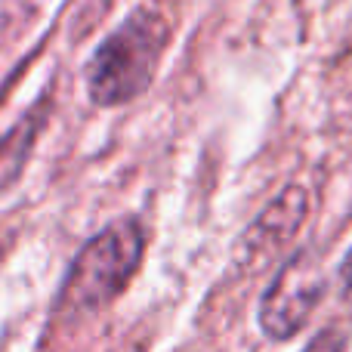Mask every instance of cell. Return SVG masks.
<instances>
[{"label": "cell", "instance_id": "obj_1", "mask_svg": "<svg viewBox=\"0 0 352 352\" xmlns=\"http://www.w3.org/2000/svg\"><path fill=\"white\" fill-rule=\"evenodd\" d=\"M167 22L158 12L140 10L96 50L87 72L90 99L96 105H124L136 99L155 78L167 47Z\"/></svg>", "mask_w": 352, "mask_h": 352}, {"label": "cell", "instance_id": "obj_2", "mask_svg": "<svg viewBox=\"0 0 352 352\" xmlns=\"http://www.w3.org/2000/svg\"><path fill=\"white\" fill-rule=\"evenodd\" d=\"M142 248H146V238L133 219L111 223L74 256L59 303L74 312H96L109 306L140 269Z\"/></svg>", "mask_w": 352, "mask_h": 352}, {"label": "cell", "instance_id": "obj_3", "mask_svg": "<svg viewBox=\"0 0 352 352\" xmlns=\"http://www.w3.org/2000/svg\"><path fill=\"white\" fill-rule=\"evenodd\" d=\"M328 291V275L316 250H297L260 300V328L272 340H291Z\"/></svg>", "mask_w": 352, "mask_h": 352}, {"label": "cell", "instance_id": "obj_4", "mask_svg": "<svg viewBox=\"0 0 352 352\" xmlns=\"http://www.w3.org/2000/svg\"><path fill=\"white\" fill-rule=\"evenodd\" d=\"M306 217H309V192L303 186H287L285 192L269 201L266 210L244 232L238 260L248 269H263L294 241Z\"/></svg>", "mask_w": 352, "mask_h": 352}, {"label": "cell", "instance_id": "obj_5", "mask_svg": "<svg viewBox=\"0 0 352 352\" xmlns=\"http://www.w3.org/2000/svg\"><path fill=\"white\" fill-rule=\"evenodd\" d=\"M43 127V111H31L25 121H19L10 133L0 136V192L10 188L16 182V176L22 173L25 161H28L31 148L37 142V133Z\"/></svg>", "mask_w": 352, "mask_h": 352}, {"label": "cell", "instance_id": "obj_6", "mask_svg": "<svg viewBox=\"0 0 352 352\" xmlns=\"http://www.w3.org/2000/svg\"><path fill=\"white\" fill-rule=\"evenodd\" d=\"M343 349H346V337H343L340 331L328 328V331H322V334H318L303 352H343Z\"/></svg>", "mask_w": 352, "mask_h": 352}, {"label": "cell", "instance_id": "obj_7", "mask_svg": "<svg viewBox=\"0 0 352 352\" xmlns=\"http://www.w3.org/2000/svg\"><path fill=\"white\" fill-rule=\"evenodd\" d=\"M337 278H340V294L346 303H352V250L346 254V260L340 263V272H337Z\"/></svg>", "mask_w": 352, "mask_h": 352}]
</instances>
